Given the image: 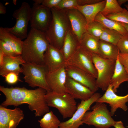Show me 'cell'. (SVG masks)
Segmentation results:
<instances>
[{
    "mask_svg": "<svg viewBox=\"0 0 128 128\" xmlns=\"http://www.w3.org/2000/svg\"><path fill=\"white\" fill-rule=\"evenodd\" d=\"M38 122L41 128H59L61 122L51 110L45 114Z\"/></svg>",
    "mask_w": 128,
    "mask_h": 128,
    "instance_id": "obj_27",
    "label": "cell"
},
{
    "mask_svg": "<svg viewBox=\"0 0 128 128\" xmlns=\"http://www.w3.org/2000/svg\"><path fill=\"white\" fill-rule=\"evenodd\" d=\"M80 44L71 29L67 31L60 50L66 61L74 54Z\"/></svg>",
    "mask_w": 128,
    "mask_h": 128,
    "instance_id": "obj_21",
    "label": "cell"
},
{
    "mask_svg": "<svg viewBox=\"0 0 128 128\" xmlns=\"http://www.w3.org/2000/svg\"><path fill=\"white\" fill-rule=\"evenodd\" d=\"M25 63L21 55L12 56L5 55L3 64L0 67V75L4 77L7 74L11 72L19 75L23 72L20 65Z\"/></svg>",
    "mask_w": 128,
    "mask_h": 128,
    "instance_id": "obj_19",
    "label": "cell"
},
{
    "mask_svg": "<svg viewBox=\"0 0 128 128\" xmlns=\"http://www.w3.org/2000/svg\"><path fill=\"white\" fill-rule=\"evenodd\" d=\"M22 65L24 79L29 86L41 88L47 91H50L46 79V75L49 71L45 65L26 63Z\"/></svg>",
    "mask_w": 128,
    "mask_h": 128,
    "instance_id": "obj_7",
    "label": "cell"
},
{
    "mask_svg": "<svg viewBox=\"0 0 128 128\" xmlns=\"http://www.w3.org/2000/svg\"><path fill=\"white\" fill-rule=\"evenodd\" d=\"M120 23L125 27L128 32V24L123 23Z\"/></svg>",
    "mask_w": 128,
    "mask_h": 128,
    "instance_id": "obj_44",
    "label": "cell"
},
{
    "mask_svg": "<svg viewBox=\"0 0 128 128\" xmlns=\"http://www.w3.org/2000/svg\"><path fill=\"white\" fill-rule=\"evenodd\" d=\"M45 65L49 72L56 70L65 65L66 61L60 50L49 44L44 55Z\"/></svg>",
    "mask_w": 128,
    "mask_h": 128,
    "instance_id": "obj_17",
    "label": "cell"
},
{
    "mask_svg": "<svg viewBox=\"0 0 128 128\" xmlns=\"http://www.w3.org/2000/svg\"><path fill=\"white\" fill-rule=\"evenodd\" d=\"M99 55L106 59L116 60L120 53L116 45L100 40L99 42Z\"/></svg>",
    "mask_w": 128,
    "mask_h": 128,
    "instance_id": "obj_24",
    "label": "cell"
},
{
    "mask_svg": "<svg viewBox=\"0 0 128 128\" xmlns=\"http://www.w3.org/2000/svg\"><path fill=\"white\" fill-rule=\"evenodd\" d=\"M67 76L90 89L95 93L99 88L96 79L86 72L73 66L66 65Z\"/></svg>",
    "mask_w": 128,
    "mask_h": 128,
    "instance_id": "obj_15",
    "label": "cell"
},
{
    "mask_svg": "<svg viewBox=\"0 0 128 128\" xmlns=\"http://www.w3.org/2000/svg\"><path fill=\"white\" fill-rule=\"evenodd\" d=\"M125 82H128V73L123 66L120 62L118 58L110 84L112 86L113 91L115 93L121 84Z\"/></svg>",
    "mask_w": 128,
    "mask_h": 128,
    "instance_id": "obj_23",
    "label": "cell"
},
{
    "mask_svg": "<svg viewBox=\"0 0 128 128\" xmlns=\"http://www.w3.org/2000/svg\"><path fill=\"white\" fill-rule=\"evenodd\" d=\"M0 40L10 46L17 55H21L23 41L13 33L6 30L5 28L0 27Z\"/></svg>",
    "mask_w": 128,
    "mask_h": 128,
    "instance_id": "obj_22",
    "label": "cell"
},
{
    "mask_svg": "<svg viewBox=\"0 0 128 128\" xmlns=\"http://www.w3.org/2000/svg\"><path fill=\"white\" fill-rule=\"evenodd\" d=\"M6 12V9L5 7L2 4L0 3V14H5Z\"/></svg>",
    "mask_w": 128,
    "mask_h": 128,
    "instance_id": "obj_41",
    "label": "cell"
},
{
    "mask_svg": "<svg viewBox=\"0 0 128 128\" xmlns=\"http://www.w3.org/2000/svg\"><path fill=\"white\" fill-rule=\"evenodd\" d=\"M116 46L120 53L128 54V36H123L119 41Z\"/></svg>",
    "mask_w": 128,
    "mask_h": 128,
    "instance_id": "obj_33",
    "label": "cell"
},
{
    "mask_svg": "<svg viewBox=\"0 0 128 128\" xmlns=\"http://www.w3.org/2000/svg\"><path fill=\"white\" fill-rule=\"evenodd\" d=\"M128 0H117V1L119 5L121 6L123 4L128 2Z\"/></svg>",
    "mask_w": 128,
    "mask_h": 128,
    "instance_id": "obj_42",
    "label": "cell"
},
{
    "mask_svg": "<svg viewBox=\"0 0 128 128\" xmlns=\"http://www.w3.org/2000/svg\"><path fill=\"white\" fill-rule=\"evenodd\" d=\"M78 5V0H61L55 8L65 10L74 8Z\"/></svg>",
    "mask_w": 128,
    "mask_h": 128,
    "instance_id": "obj_32",
    "label": "cell"
},
{
    "mask_svg": "<svg viewBox=\"0 0 128 128\" xmlns=\"http://www.w3.org/2000/svg\"><path fill=\"white\" fill-rule=\"evenodd\" d=\"M31 8L27 2L22 3L20 7L14 11L12 15L16 23L12 27H4L5 29L22 40L27 36V29L30 19Z\"/></svg>",
    "mask_w": 128,
    "mask_h": 128,
    "instance_id": "obj_8",
    "label": "cell"
},
{
    "mask_svg": "<svg viewBox=\"0 0 128 128\" xmlns=\"http://www.w3.org/2000/svg\"><path fill=\"white\" fill-rule=\"evenodd\" d=\"M33 1L35 3L37 4L41 5V4L43 0H34Z\"/></svg>",
    "mask_w": 128,
    "mask_h": 128,
    "instance_id": "obj_43",
    "label": "cell"
},
{
    "mask_svg": "<svg viewBox=\"0 0 128 128\" xmlns=\"http://www.w3.org/2000/svg\"><path fill=\"white\" fill-rule=\"evenodd\" d=\"M113 126L115 128H125L121 121H115Z\"/></svg>",
    "mask_w": 128,
    "mask_h": 128,
    "instance_id": "obj_39",
    "label": "cell"
},
{
    "mask_svg": "<svg viewBox=\"0 0 128 128\" xmlns=\"http://www.w3.org/2000/svg\"><path fill=\"white\" fill-rule=\"evenodd\" d=\"M50 9L52 19L45 33L50 44L60 50L70 25L65 10L55 8Z\"/></svg>",
    "mask_w": 128,
    "mask_h": 128,
    "instance_id": "obj_3",
    "label": "cell"
},
{
    "mask_svg": "<svg viewBox=\"0 0 128 128\" xmlns=\"http://www.w3.org/2000/svg\"><path fill=\"white\" fill-rule=\"evenodd\" d=\"M92 111H87L82 119L83 123L94 126L96 128H110L115 122L112 117L107 105L104 103L96 102L91 108Z\"/></svg>",
    "mask_w": 128,
    "mask_h": 128,
    "instance_id": "obj_5",
    "label": "cell"
},
{
    "mask_svg": "<svg viewBox=\"0 0 128 128\" xmlns=\"http://www.w3.org/2000/svg\"><path fill=\"white\" fill-rule=\"evenodd\" d=\"M5 54L2 50L0 49V67L3 64Z\"/></svg>",
    "mask_w": 128,
    "mask_h": 128,
    "instance_id": "obj_40",
    "label": "cell"
},
{
    "mask_svg": "<svg viewBox=\"0 0 128 128\" xmlns=\"http://www.w3.org/2000/svg\"><path fill=\"white\" fill-rule=\"evenodd\" d=\"M0 91L6 97L1 105L6 107L9 105L17 106L23 104L28 105L31 111H35V116H41L49 112V106L45 98L46 91L38 87L34 90L24 87H12L8 88L0 86Z\"/></svg>",
    "mask_w": 128,
    "mask_h": 128,
    "instance_id": "obj_1",
    "label": "cell"
},
{
    "mask_svg": "<svg viewBox=\"0 0 128 128\" xmlns=\"http://www.w3.org/2000/svg\"><path fill=\"white\" fill-rule=\"evenodd\" d=\"M122 8L117 2V0H106L104 8L101 12L105 16L109 14L117 13L122 11Z\"/></svg>",
    "mask_w": 128,
    "mask_h": 128,
    "instance_id": "obj_29",
    "label": "cell"
},
{
    "mask_svg": "<svg viewBox=\"0 0 128 128\" xmlns=\"http://www.w3.org/2000/svg\"><path fill=\"white\" fill-rule=\"evenodd\" d=\"M52 17L50 9L41 4L34 3L31 9L30 20L31 27L45 33L50 25Z\"/></svg>",
    "mask_w": 128,
    "mask_h": 128,
    "instance_id": "obj_10",
    "label": "cell"
},
{
    "mask_svg": "<svg viewBox=\"0 0 128 128\" xmlns=\"http://www.w3.org/2000/svg\"><path fill=\"white\" fill-rule=\"evenodd\" d=\"M95 20L100 23L105 28L117 31L123 36H128V32L120 23L107 18L101 12L96 16Z\"/></svg>",
    "mask_w": 128,
    "mask_h": 128,
    "instance_id": "obj_25",
    "label": "cell"
},
{
    "mask_svg": "<svg viewBox=\"0 0 128 128\" xmlns=\"http://www.w3.org/2000/svg\"><path fill=\"white\" fill-rule=\"evenodd\" d=\"M45 98L48 105L57 109L64 119L71 118L77 109L75 99L68 93L46 91Z\"/></svg>",
    "mask_w": 128,
    "mask_h": 128,
    "instance_id": "obj_4",
    "label": "cell"
},
{
    "mask_svg": "<svg viewBox=\"0 0 128 128\" xmlns=\"http://www.w3.org/2000/svg\"><path fill=\"white\" fill-rule=\"evenodd\" d=\"M99 38L94 37L87 32L83 35L80 45L92 54L99 55Z\"/></svg>",
    "mask_w": 128,
    "mask_h": 128,
    "instance_id": "obj_26",
    "label": "cell"
},
{
    "mask_svg": "<svg viewBox=\"0 0 128 128\" xmlns=\"http://www.w3.org/2000/svg\"><path fill=\"white\" fill-rule=\"evenodd\" d=\"M101 96L100 93L96 92L88 99L81 101L72 116L68 120L61 122L59 128H78L83 124L82 119L85 113L90 109L91 105Z\"/></svg>",
    "mask_w": 128,
    "mask_h": 128,
    "instance_id": "obj_11",
    "label": "cell"
},
{
    "mask_svg": "<svg viewBox=\"0 0 128 128\" xmlns=\"http://www.w3.org/2000/svg\"><path fill=\"white\" fill-rule=\"evenodd\" d=\"M0 49L3 52L5 55L12 56L18 55L10 46L1 40H0Z\"/></svg>",
    "mask_w": 128,
    "mask_h": 128,
    "instance_id": "obj_34",
    "label": "cell"
},
{
    "mask_svg": "<svg viewBox=\"0 0 128 128\" xmlns=\"http://www.w3.org/2000/svg\"><path fill=\"white\" fill-rule=\"evenodd\" d=\"M66 65L73 66L87 72L96 79L97 72L94 64L92 54L80 45L66 61Z\"/></svg>",
    "mask_w": 128,
    "mask_h": 128,
    "instance_id": "obj_9",
    "label": "cell"
},
{
    "mask_svg": "<svg viewBox=\"0 0 128 128\" xmlns=\"http://www.w3.org/2000/svg\"><path fill=\"white\" fill-rule=\"evenodd\" d=\"M118 59L128 73V54L119 53Z\"/></svg>",
    "mask_w": 128,
    "mask_h": 128,
    "instance_id": "obj_36",
    "label": "cell"
},
{
    "mask_svg": "<svg viewBox=\"0 0 128 128\" xmlns=\"http://www.w3.org/2000/svg\"><path fill=\"white\" fill-rule=\"evenodd\" d=\"M123 36L117 31L105 27L99 39L100 40L116 45Z\"/></svg>",
    "mask_w": 128,
    "mask_h": 128,
    "instance_id": "obj_28",
    "label": "cell"
},
{
    "mask_svg": "<svg viewBox=\"0 0 128 128\" xmlns=\"http://www.w3.org/2000/svg\"><path fill=\"white\" fill-rule=\"evenodd\" d=\"M61 1V0H43L41 5L50 9L56 7Z\"/></svg>",
    "mask_w": 128,
    "mask_h": 128,
    "instance_id": "obj_37",
    "label": "cell"
},
{
    "mask_svg": "<svg viewBox=\"0 0 128 128\" xmlns=\"http://www.w3.org/2000/svg\"><path fill=\"white\" fill-rule=\"evenodd\" d=\"M49 44L45 32L31 28L23 41L21 55L26 63L44 65V54Z\"/></svg>",
    "mask_w": 128,
    "mask_h": 128,
    "instance_id": "obj_2",
    "label": "cell"
},
{
    "mask_svg": "<svg viewBox=\"0 0 128 128\" xmlns=\"http://www.w3.org/2000/svg\"><path fill=\"white\" fill-rule=\"evenodd\" d=\"M104 95L100 97L96 102L106 103L111 107L110 113L113 116L118 108H120L124 111L128 110L126 105L128 102V93L124 96L117 95L114 91L112 86L110 85Z\"/></svg>",
    "mask_w": 128,
    "mask_h": 128,
    "instance_id": "obj_13",
    "label": "cell"
},
{
    "mask_svg": "<svg viewBox=\"0 0 128 128\" xmlns=\"http://www.w3.org/2000/svg\"><path fill=\"white\" fill-rule=\"evenodd\" d=\"M105 16L108 18L117 22L128 24V10L124 8L122 12L109 14Z\"/></svg>",
    "mask_w": 128,
    "mask_h": 128,
    "instance_id": "obj_31",
    "label": "cell"
},
{
    "mask_svg": "<svg viewBox=\"0 0 128 128\" xmlns=\"http://www.w3.org/2000/svg\"><path fill=\"white\" fill-rule=\"evenodd\" d=\"M65 86L67 93L75 99L81 101L88 99L94 93L87 87L68 76Z\"/></svg>",
    "mask_w": 128,
    "mask_h": 128,
    "instance_id": "obj_18",
    "label": "cell"
},
{
    "mask_svg": "<svg viewBox=\"0 0 128 128\" xmlns=\"http://www.w3.org/2000/svg\"><path fill=\"white\" fill-rule=\"evenodd\" d=\"M65 65L46 75L47 85L51 91L59 93H67L65 84L67 78Z\"/></svg>",
    "mask_w": 128,
    "mask_h": 128,
    "instance_id": "obj_14",
    "label": "cell"
},
{
    "mask_svg": "<svg viewBox=\"0 0 128 128\" xmlns=\"http://www.w3.org/2000/svg\"><path fill=\"white\" fill-rule=\"evenodd\" d=\"M106 0L89 5H78L75 9L80 12L85 17L87 24L95 21L97 15L103 10L105 6Z\"/></svg>",
    "mask_w": 128,
    "mask_h": 128,
    "instance_id": "obj_20",
    "label": "cell"
},
{
    "mask_svg": "<svg viewBox=\"0 0 128 128\" xmlns=\"http://www.w3.org/2000/svg\"><path fill=\"white\" fill-rule=\"evenodd\" d=\"M24 117L19 108L11 109L0 105V128H16Z\"/></svg>",
    "mask_w": 128,
    "mask_h": 128,
    "instance_id": "obj_16",
    "label": "cell"
},
{
    "mask_svg": "<svg viewBox=\"0 0 128 128\" xmlns=\"http://www.w3.org/2000/svg\"><path fill=\"white\" fill-rule=\"evenodd\" d=\"M105 28L100 23L95 20L87 24V32L94 37L99 38Z\"/></svg>",
    "mask_w": 128,
    "mask_h": 128,
    "instance_id": "obj_30",
    "label": "cell"
},
{
    "mask_svg": "<svg viewBox=\"0 0 128 128\" xmlns=\"http://www.w3.org/2000/svg\"><path fill=\"white\" fill-rule=\"evenodd\" d=\"M92 54L93 62L98 73L96 79L97 86L103 91H106L114 74L116 60L105 59L98 54Z\"/></svg>",
    "mask_w": 128,
    "mask_h": 128,
    "instance_id": "obj_6",
    "label": "cell"
},
{
    "mask_svg": "<svg viewBox=\"0 0 128 128\" xmlns=\"http://www.w3.org/2000/svg\"><path fill=\"white\" fill-rule=\"evenodd\" d=\"M127 4L124 5V6L127 8V9L128 10V0L127 2Z\"/></svg>",
    "mask_w": 128,
    "mask_h": 128,
    "instance_id": "obj_45",
    "label": "cell"
},
{
    "mask_svg": "<svg viewBox=\"0 0 128 128\" xmlns=\"http://www.w3.org/2000/svg\"><path fill=\"white\" fill-rule=\"evenodd\" d=\"M102 0H78V5H84L96 3Z\"/></svg>",
    "mask_w": 128,
    "mask_h": 128,
    "instance_id": "obj_38",
    "label": "cell"
},
{
    "mask_svg": "<svg viewBox=\"0 0 128 128\" xmlns=\"http://www.w3.org/2000/svg\"><path fill=\"white\" fill-rule=\"evenodd\" d=\"M18 75L15 73L11 72L9 73L4 77L5 81L9 84H15L19 80Z\"/></svg>",
    "mask_w": 128,
    "mask_h": 128,
    "instance_id": "obj_35",
    "label": "cell"
},
{
    "mask_svg": "<svg viewBox=\"0 0 128 128\" xmlns=\"http://www.w3.org/2000/svg\"><path fill=\"white\" fill-rule=\"evenodd\" d=\"M70 29L80 43L83 34L87 32V22L84 15L77 9H65Z\"/></svg>",
    "mask_w": 128,
    "mask_h": 128,
    "instance_id": "obj_12",
    "label": "cell"
}]
</instances>
